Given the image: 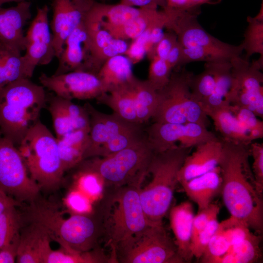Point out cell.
<instances>
[{
  "label": "cell",
  "mask_w": 263,
  "mask_h": 263,
  "mask_svg": "<svg viewBox=\"0 0 263 263\" xmlns=\"http://www.w3.org/2000/svg\"><path fill=\"white\" fill-rule=\"evenodd\" d=\"M219 163L224 204L233 216L261 234L263 227V195L258 191L249 163L250 145L221 139Z\"/></svg>",
  "instance_id": "cell-1"
},
{
  "label": "cell",
  "mask_w": 263,
  "mask_h": 263,
  "mask_svg": "<svg viewBox=\"0 0 263 263\" xmlns=\"http://www.w3.org/2000/svg\"><path fill=\"white\" fill-rule=\"evenodd\" d=\"M28 204L21 214L23 224L41 227L50 239L67 251L82 253L93 248L96 227L88 215L72 214L65 218L56 205L39 196Z\"/></svg>",
  "instance_id": "cell-2"
},
{
  "label": "cell",
  "mask_w": 263,
  "mask_h": 263,
  "mask_svg": "<svg viewBox=\"0 0 263 263\" xmlns=\"http://www.w3.org/2000/svg\"><path fill=\"white\" fill-rule=\"evenodd\" d=\"M44 88L30 78L10 82L0 89V132L18 146L39 119L46 103Z\"/></svg>",
  "instance_id": "cell-3"
},
{
  "label": "cell",
  "mask_w": 263,
  "mask_h": 263,
  "mask_svg": "<svg viewBox=\"0 0 263 263\" xmlns=\"http://www.w3.org/2000/svg\"><path fill=\"white\" fill-rule=\"evenodd\" d=\"M191 149L177 146L154 152L148 170L151 180L139 193L143 211L151 222L162 223L179 183V171Z\"/></svg>",
  "instance_id": "cell-4"
},
{
  "label": "cell",
  "mask_w": 263,
  "mask_h": 263,
  "mask_svg": "<svg viewBox=\"0 0 263 263\" xmlns=\"http://www.w3.org/2000/svg\"><path fill=\"white\" fill-rule=\"evenodd\" d=\"M17 147L30 176L40 189L52 190L59 187L65 171L56 138L44 124L39 120Z\"/></svg>",
  "instance_id": "cell-5"
},
{
  "label": "cell",
  "mask_w": 263,
  "mask_h": 263,
  "mask_svg": "<svg viewBox=\"0 0 263 263\" xmlns=\"http://www.w3.org/2000/svg\"><path fill=\"white\" fill-rule=\"evenodd\" d=\"M154 153L147 135L119 151L87 161L102 177L104 184L122 187H141Z\"/></svg>",
  "instance_id": "cell-6"
},
{
  "label": "cell",
  "mask_w": 263,
  "mask_h": 263,
  "mask_svg": "<svg viewBox=\"0 0 263 263\" xmlns=\"http://www.w3.org/2000/svg\"><path fill=\"white\" fill-rule=\"evenodd\" d=\"M192 73L186 70L171 75L168 83L158 91L159 102L153 122H195L207 127L208 117L195 100L189 87Z\"/></svg>",
  "instance_id": "cell-7"
},
{
  "label": "cell",
  "mask_w": 263,
  "mask_h": 263,
  "mask_svg": "<svg viewBox=\"0 0 263 263\" xmlns=\"http://www.w3.org/2000/svg\"><path fill=\"white\" fill-rule=\"evenodd\" d=\"M114 252L124 263H184L163 223L152 225L121 242Z\"/></svg>",
  "instance_id": "cell-8"
},
{
  "label": "cell",
  "mask_w": 263,
  "mask_h": 263,
  "mask_svg": "<svg viewBox=\"0 0 263 263\" xmlns=\"http://www.w3.org/2000/svg\"><path fill=\"white\" fill-rule=\"evenodd\" d=\"M140 187H120L114 196L109 218V244L115 251L117 245L144 231L153 223L143 211Z\"/></svg>",
  "instance_id": "cell-9"
},
{
  "label": "cell",
  "mask_w": 263,
  "mask_h": 263,
  "mask_svg": "<svg viewBox=\"0 0 263 263\" xmlns=\"http://www.w3.org/2000/svg\"><path fill=\"white\" fill-rule=\"evenodd\" d=\"M231 85L226 103L247 109L263 117V59L250 62L241 56L232 58Z\"/></svg>",
  "instance_id": "cell-10"
},
{
  "label": "cell",
  "mask_w": 263,
  "mask_h": 263,
  "mask_svg": "<svg viewBox=\"0 0 263 263\" xmlns=\"http://www.w3.org/2000/svg\"><path fill=\"white\" fill-rule=\"evenodd\" d=\"M165 10L168 14L165 27L176 34L183 47H202L217 53L229 61L241 56L244 51L242 43L239 45L230 44L207 33L198 21V11Z\"/></svg>",
  "instance_id": "cell-11"
},
{
  "label": "cell",
  "mask_w": 263,
  "mask_h": 263,
  "mask_svg": "<svg viewBox=\"0 0 263 263\" xmlns=\"http://www.w3.org/2000/svg\"><path fill=\"white\" fill-rule=\"evenodd\" d=\"M40 190L30 176L17 147L0 132V191L21 203L33 201Z\"/></svg>",
  "instance_id": "cell-12"
},
{
  "label": "cell",
  "mask_w": 263,
  "mask_h": 263,
  "mask_svg": "<svg viewBox=\"0 0 263 263\" xmlns=\"http://www.w3.org/2000/svg\"><path fill=\"white\" fill-rule=\"evenodd\" d=\"M148 140L154 152L180 146L192 148L218 137L198 123L173 124L153 122L146 132Z\"/></svg>",
  "instance_id": "cell-13"
},
{
  "label": "cell",
  "mask_w": 263,
  "mask_h": 263,
  "mask_svg": "<svg viewBox=\"0 0 263 263\" xmlns=\"http://www.w3.org/2000/svg\"><path fill=\"white\" fill-rule=\"evenodd\" d=\"M49 11L46 5L38 8L25 35V53L22 59L28 78L33 76L37 66L49 64L55 56L49 24Z\"/></svg>",
  "instance_id": "cell-14"
},
{
  "label": "cell",
  "mask_w": 263,
  "mask_h": 263,
  "mask_svg": "<svg viewBox=\"0 0 263 263\" xmlns=\"http://www.w3.org/2000/svg\"><path fill=\"white\" fill-rule=\"evenodd\" d=\"M41 85L64 99L89 100L96 99L105 93L96 74L75 70L60 75L39 77Z\"/></svg>",
  "instance_id": "cell-15"
},
{
  "label": "cell",
  "mask_w": 263,
  "mask_h": 263,
  "mask_svg": "<svg viewBox=\"0 0 263 263\" xmlns=\"http://www.w3.org/2000/svg\"><path fill=\"white\" fill-rule=\"evenodd\" d=\"M94 0H53L52 34L55 56L61 53L65 41L84 19Z\"/></svg>",
  "instance_id": "cell-16"
},
{
  "label": "cell",
  "mask_w": 263,
  "mask_h": 263,
  "mask_svg": "<svg viewBox=\"0 0 263 263\" xmlns=\"http://www.w3.org/2000/svg\"><path fill=\"white\" fill-rule=\"evenodd\" d=\"M84 106L90 116L89 144L84 160L94 157L103 145L117 135L139 124L126 121L113 113L107 114L101 112L90 103Z\"/></svg>",
  "instance_id": "cell-17"
},
{
  "label": "cell",
  "mask_w": 263,
  "mask_h": 263,
  "mask_svg": "<svg viewBox=\"0 0 263 263\" xmlns=\"http://www.w3.org/2000/svg\"><path fill=\"white\" fill-rule=\"evenodd\" d=\"M58 65L54 75H60L75 70L90 72V44L84 20L66 39Z\"/></svg>",
  "instance_id": "cell-18"
},
{
  "label": "cell",
  "mask_w": 263,
  "mask_h": 263,
  "mask_svg": "<svg viewBox=\"0 0 263 263\" xmlns=\"http://www.w3.org/2000/svg\"><path fill=\"white\" fill-rule=\"evenodd\" d=\"M31 3L19 2L13 6L0 7V41L20 52L25 50L23 28L31 18Z\"/></svg>",
  "instance_id": "cell-19"
},
{
  "label": "cell",
  "mask_w": 263,
  "mask_h": 263,
  "mask_svg": "<svg viewBox=\"0 0 263 263\" xmlns=\"http://www.w3.org/2000/svg\"><path fill=\"white\" fill-rule=\"evenodd\" d=\"M195 150L186 158L178 173L179 183L188 180L217 167L221 157L222 142L218 138L195 147Z\"/></svg>",
  "instance_id": "cell-20"
},
{
  "label": "cell",
  "mask_w": 263,
  "mask_h": 263,
  "mask_svg": "<svg viewBox=\"0 0 263 263\" xmlns=\"http://www.w3.org/2000/svg\"><path fill=\"white\" fill-rule=\"evenodd\" d=\"M194 215L192 205L185 201L171 208L169 213L170 226L174 237L178 254L184 262L193 258L191 250L192 223Z\"/></svg>",
  "instance_id": "cell-21"
},
{
  "label": "cell",
  "mask_w": 263,
  "mask_h": 263,
  "mask_svg": "<svg viewBox=\"0 0 263 263\" xmlns=\"http://www.w3.org/2000/svg\"><path fill=\"white\" fill-rule=\"evenodd\" d=\"M198 211L207 207L221 192L222 177L219 166L203 174L180 183Z\"/></svg>",
  "instance_id": "cell-22"
},
{
  "label": "cell",
  "mask_w": 263,
  "mask_h": 263,
  "mask_svg": "<svg viewBox=\"0 0 263 263\" xmlns=\"http://www.w3.org/2000/svg\"><path fill=\"white\" fill-rule=\"evenodd\" d=\"M229 104L207 112L208 117L213 122L223 140L249 145L252 142L248 132L243 127L229 109Z\"/></svg>",
  "instance_id": "cell-23"
},
{
  "label": "cell",
  "mask_w": 263,
  "mask_h": 263,
  "mask_svg": "<svg viewBox=\"0 0 263 263\" xmlns=\"http://www.w3.org/2000/svg\"><path fill=\"white\" fill-rule=\"evenodd\" d=\"M89 130H74L56 138L60 160L65 171L84 160L89 144Z\"/></svg>",
  "instance_id": "cell-24"
},
{
  "label": "cell",
  "mask_w": 263,
  "mask_h": 263,
  "mask_svg": "<svg viewBox=\"0 0 263 263\" xmlns=\"http://www.w3.org/2000/svg\"><path fill=\"white\" fill-rule=\"evenodd\" d=\"M132 66L125 55H117L106 60L97 73L105 93L132 82L136 78Z\"/></svg>",
  "instance_id": "cell-25"
},
{
  "label": "cell",
  "mask_w": 263,
  "mask_h": 263,
  "mask_svg": "<svg viewBox=\"0 0 263 263\" xmlns=\"http://www.w3.org/2000/svg\"><path fill=\"white\" fill-rule=\"evenodd\" d=\"M135 79L129 84L103 94L96 99L99 103L109 107L113 113L125 120L139 124L133 96V83Z\"/></svg>",
  "instance_id": "cell-26"
},
{
  "label": "cell",
  "mask_w": 263,
  "mask_h": 263,
  "mask_svg": "<svg viewBox=\"0 0 263 263\" xmlns=\"http://www.w3.org/2000/svg\"><path fill=\"white\" fill-rule=\"evenodd\" d=\"M168 13L165 10L144 8L138 17L118 27L111 29L109 31L116 38L127 40H133L150 26L160 22H167Z\"/></svg>",
  "instance_id": "cell-27"
},
{
  "label": "cell",
  "mask_w": 263,
  "mask_h": 263,
  "mask_svg": "<svg viewBox=\"0 0 263 263\" xmlns=\"http://www.w3.org/2000/svg\"><path fill=\"white\" fill-rule=\"evenodd\" d=\"M259 235L250 231L244 238L231 245L227 251L214 263H251L261 257Z\"/></svg>",
  "instance_id": "cell-28"
},
{
  "label": "cell",
  "mask_w": 263,
  "mask_h": 263,
  "mask_svg": "<svg viewBox=\"0 0 263 263\" xmlns=\"http://www.w3.org/2000/svg\"><path fill=\"white\" fill-rule=\"evenodd\" d=\"M136 113L139 124L152 119L159 102L158 91L147 80L135 79L133 83Z\"/></svg>",
  "instance_id": "cell-29"
},
{
  "label": "cell",
  "mask_w": 263,
  "mask_h": 263,
  "mask_svg": "<svg viewBox=\"0 0 263 263\" xmlns=\"http://www.w3.org/2000/svg\"><path fill=\"white\" fill-rule=\"evenodd\" d=\"M213 63L215 76L214 89L207 101L201 105V108L206 114L226 103L225 100L231 85L230 61L221 60Z\"/></svg>",
  "instance_id": "cell-30"
},
{
  "label": "cell",
  "mask_w": 263,
  "mask_h": 263,
  "mask_svg": "<svg viewBox=\"0 0 263 263\" xmlns=\"http://www.w3.org/2000/svg\"><path fill=\"white\" fill-rule=\"evenodd\" d=\"M23 78H28L21 52L0 41V89Z\"/></svg>",
  "instance_id": "cell-31"
},
{
  "label": "cell",
  "mask_w": 263,
  "mask_h": 263,
  "mask_svg": "<svg viewBox=\"0 0 263 263\" xmlns=\"http://www.w3.org/2000/svg\"><path fill=\"white\" fill-rule=\"evenodd\" d=\"M248 26L244 33V40L242 42L244 51H245L244 57L249 60L255 54H259L263 58V5L259 14L254 17H248Z\"/></svg>",
  "instance_id": "cell-32"
},
{
  "label": "cell",
  "mask_w": 263,
  "mask_h": 263,
  "mask_svg": "<svg viewBox=\"0 0 263 263\" xmlns=\"http://www.w3.org/2000/svg\"><path fill=\"white\" fill-rule=\"evenodd\" d=\"M16 207H9L0 215V249L19 240L23 222Z\"/></svg>",
  "instance_id": "cell-33"
},
{
  "label": "cell",
  "mask_w": 263,
  "mask_h": 263,
  "mask_svg": "<svg viewBox=\"0 0 263 263\" xmlns=\"http://www.w3.org/2000/svg\"><path fill=\"white\" fill-rule=\"evenodd\" d=\"M215 84L213 62H206L204 70L194 75L191 73L189 87L195 100L200 106L205 103L212 94Z\"/></svg>",
  "instance_id": "cell-34"
},
{
  "label": "cell",
  "mask_w": 263,
  "mask_h": 263,
  "mask_svg": "<svg viewBox=\"0 0 263 263\" xmlns=\"http://www.w3.org/2000/svg\"><path fill=\"white\" fill-rule=\"evenodd\" d=\"M76 189L80 190L92 201L101 195L104 184L101 176L89 165L87 161L74 176Z\"/></svg>",
  "instance_id": "cell-35"
},
{
  "label": "cell",
  "mask_w": 263,
  "mask_h": 263,
  "mask_svg": "<svg viewBox=\"0 0 263 263\" xmlns=\"http://www.w3.org/2000/svg\"><path fill=\"white\" fill-rule=\"evenodd\" d=\"M146 135L141 124H136L132 128L117 135L97 150L94 157H104L124 149L139 141Z\"/></svg>",
  "instance_id": "cell-36"
},
{
  "label": "cell",
  "mask_w": 263,
  "mask_h": 263,
  "mask_svg": "<svg viewBox=\"0 0 263 263\" xmlns=\"http://www.w3.org/2000/svg\"><path fill=\"white\" fill-rule=\"evenodd\" d=\"M104 261L97 252L78 253L67 251L61 247L53 250L49 247L42 258V263H94Z\"/></svg>",
  "instance_id": "cell-37"
},
{
  "label": "cell",
  "mask_w": 263,
  "mask_h": 263,
  "mask_svg": "<svg viewBox=\"0 0 263 263\" xmlns=\"http://www.w3.org/2000/svg\"><path fill=\"white\" fill-rule=\"evenodd\" d=\"M48 108L52 117L56 138L75 130L61 97L56 95L52 97Z\"/></svg>",
  "instance_id": "cell-38"
},
{
  "label": "cell",
  "mask_w": 263,
  "mask_h": 263,
  "mask_svg": "<svg viewBox=\"0 0 263 263\" xmlns=\"http://www.w3.org/2000/svg\"><path fill=\"white\" fill-rule=\"evenodd\" d=\"M229 109L243 127L248 132L252 141L263 137V123L249 110L229 105Z\"/></svg>",
  "instance_id": "cell-39"
},
{
  "label": "cell",
  "mask_w": 263,
  "mask_h": 263,
  "mask_svg": "<svg viewBox=\"0 0 263 263\" xmlns=\"http://www.w3.org/2000/svg\"><path fill=\"white\" fill-rule=\"evenodd\" d=\"M217 231L225 238L230 246L243 239L251 231L244 222L230 216L219 223Z\"/></svg>",
  "instance_id": "cell-40"
},
{
  "label": "cell",
  "mask_w": 263,
  "mask_h": 263,
  "mask_svg": "<svg viewBox=\"0 0 263 263\" xmlns=\"http://www.w3.org/2000/svg\"><path fill=\"white\" fill-rule=\"evenodd\" d=\"M150 59L147 80L159 91L168 83L172 69L165 59L156 56H153Z\"/></svg>",
  "instance_id": "cell-41"
},
{
  "label": "cell",
  "mask_w": 263,
  "mask_h": 263,
  "mask_svg": "<svg viewBox=\"0 0 263 263\" xmlns=\"http://www.w3.org/2000/svg\"><path fill=\"white\" fill-rule=\"evenodd\" d=\"M217 217L212 219L192 241L191 250L193 257L200 259L203 255L209 242L217 230L219 224Z\"/></svg>",
  "instance_id": "cell-42"
},
{
  "label": "cell",
  "mask_w": 263,
  "mask_h": 263,
  "mask_svg": "<svg viewBox=\"0 0 263 263\" xmlns=\"http://www.w3.org/2000/svg\"><path fill=\"white\" fill-rule=\"evenodd\" d=\"M228 60L220 54L199 47H183L180 66L192 62Z\"/></svg>",
  "instance_id": "cell-43"
},
{
  "label": "cell",
  "mask_w": 263,
  "mask_h": 263,
  "mask_svg": "<svg viewBox=\"0 0 263 263\" xmlns=\"http://www.w3.org/2000/svg\"><path fill=\"white\" fill-rule=\"evenodd\" d=\"M61 98L64 107L75 130L90 131V116L86 107L77 105L72 100Z\"/></svg>",
  "instance_id": "cell-44"
},
{
  "label": "cell",
  "mask_w": 263,
  "mask_h": 263,
  "mask_svg": "<svg viewBox=\"0 0 263 263\" xmlns=\"http://www.w3.org/2000/svg\"><path fill=\"white\" fill-rule=\"evenodd\" d=\"M92 201L86 195L75 188L67 194L64 203L72 214L88 215L92 209Z\"/></svg>",
  "instance_id": "cell-45"
},
{
  "label": "cell",
  "mask_w": 263,
  "mask_h": 263,
  "mask_svg": "<svg viewBox=\"0 0 263 263\" xmlns=\"http://www.w3.org/2000/svg\"><path fill=\"white\" fill-rule=\"evenodd\" d=\"M250 153L252 156V172L256 186L259 193L263 192V144L251 143L250 145Z\"/></svg>",
  "instance_id": "cell-46"
},
{
  "label": "cell",
  "mask_w": 263,
  "mask_h": 263,
  "mask_svg": "<svg viewBox=\"0 0 263 263\" xmlns=\"http://www.w3.org/2000/svg\"><path fill=\"white\" fill-rule=\"evenodd\" d=\"M219 211L217 204L211 203L206 208L198 211L193 220L191 242L212 219L218 217Z\"/></svg>",
  "instance_id": "cell-47"
},
{
  "label": "cell",
  "mask_w": 263,
  "mask_h": 263,
  "mask_svg": "<svg viewBox=\"0 0 263 263\" xmlns=\"http://www.w3.org/2000/svg\"><path fill=\"white\" fill-rule=\"evenodd\" d=\"M177 41V36L172 31L165 33L163 38L154 48L153 56L166 60L169 52Z\"/></svg>",
  "instance_id": "cell-48"
},
{
  "label": "cell",
  "mask_w": 263,
  "mask_h": 263,
  "mask_svg": "<svg viewBox=\"0 0 263 263\" xmlns=\"http://www.w3.org/2000/svg\"><path fill=\"white\" fill-rule=\"evenodd\" d=\"M133 64L137 63L142 60L146 55L147 51L145 46L136 39L132 40L129 45L128 49L125 54Z\"/></svg>",
  "instance_id": "cell-49"
},
{
  "label": "cell",
  "mask_w": 263,
  "mask_h": 263,
  "mask_svg": "<svg viewBox=\"0 0 263 263\" xmlns=\"http://www.w3.org/2000/svg\"><path fill=\"white\" fill-rule=\"evenodd\" d=\"M120 3L125 5L147 9H157L158 6L163 8L165 3L163 0H120Z\"/></svg>",
  "instance_id": "cell-50"
},
{
  "label": "cell",
  "mask_w": 263,
  "mask_h": 263,
  "mask_svg": "<svg viewBox=\"0 0 263 263\" xmlns=\"http://www.w3.org/2000/svg\"><path fill=\"white\" fill-rule=\"evenodd\" d=\"M19 241L15 242L7 246L0 249V263H13L15 262Z\"/></svg>",
  "instance_id": "cell-51"
},
{
  "label": "cell",
  "mask_w": 263,
  "mask_h": 263,
  "mask_svg": "<svg viewBox=\"0 0 263 263\" xmlns=\"http://www.w3.org/2000/svg\"><path fill=\"white\" fill-rule=\"evenodd\" d=\"M182 49L183 46L177 41L169 52L166 61L172 70L175 67L180 66Z\"/></svg>",
  "instance_id": "cell-52"
},
{
  "label": "cell",
  "mask_w": 263,
  "mask_h": 263,
  "mask_svg": "<svg viewBox=\"0 0 263 263\" xmlns=\"http://www.w3.org/2000/svg\"><path fill=\"white\" fill-rule=\"evenodd\" d=\"M163 8L185 11H197L198 9L192 6L190 0H165Z\"/></svg>",
  "instance_id": "cell-53"
},
{
  "label": "cell",
  "mask_w": 263,
  "mask_h": 263,
  "mask_svg": "<svg viewBox=\"0 0 263 263\" xmlns=\"http://www.w3.org/2000/svg\"><path fill=\"white\" fill-rule=\"evenodd\" d=\"M21 203L12 197L0 191V215L12 206H20Z\"/></svg>",
  "instance_id": "cell-54"
},
{
  "label": "cell",
  "mask_w": 263,
  "mask_h": 263,
  "mask_svg": "<svg viewBox=\"0 0 263 263\" xmlns=\"http://www.w3.org/2000/svg\"><path fill=\"white\" fill-rule=\"evenodd\" d=\"M221 0H190L192 6L194 8H198L199 6L204 4H216Z\"/></svg>",
  "instance_id": "cell-55"
},
{
  "label": "cell",
  "mask_w": 263,
  "mask_h": 263,
  "mask_svg": "<svg viewBox=\"0 0 263 263\" xmlns=\"http://www.w3.org/2000/svg\"><path fill=\"white\" fill-rule=\"evenodd\" d=\"M28 0H0V7H1L3 4L8 2H20L21 1Z\"/></svg>",
  "instance_id": "cell-56"
},
{
  "label": "cell",
  "mask_w": 263,
  "mask_h": 263,
  "mask_svg": "<svg viewBox=\"0 0 263 263\" xmlns=\"http://www.w3.org/2000/svg\"><path fill=\"white\" fill-rule=\"evenodd\" d=\"M165 2V0H163Z\"/></svg>",
  "instance_id": "cell-57"
}]
</instances>
